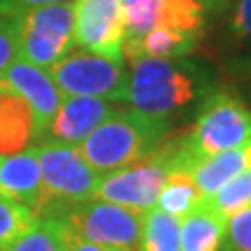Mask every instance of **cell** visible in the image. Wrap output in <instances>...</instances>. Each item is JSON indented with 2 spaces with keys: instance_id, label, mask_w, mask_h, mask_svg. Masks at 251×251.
Listing matches in <instances>:
<instances>
[{
  "instance_id": "2e32d148",
  "label": "cell",
  "mask_w": 251,
  "mask_h": 251,
  "mask_svg": "<svg viewBox=\"0 0 251 251\" xmlns=\"http://www.w3.org/2000/svg\"><path fill=\"white\" fill-rule=\"evenodd\" d=\"M203 36L188 34V31H180L174 27H153L149 29L145 36L138 40L124 42V59H180L188 57Z\"/></svg>"
},
{
  "instance_id": "484cf974",
  "label": "cell",
  "mask_w": 251,
  "mask_h": 251,
  "mask_svg": "<svg viewBox=\"0 0 251 251\" xmlns=\"http://www.w3.org/2000/svg\"><path fill=\"white\" fill-rule=\"evenodd\" d=\"M224 69L237 77H251V40L222 59Z\"/></svg>"
},
{
  "instance_id": "ac0fdd59",
  "label": "cell",
  "mask_w": 251,
  "mask_h": 251,
  "mask_svg": "<svg viewBox=\"0 0 251 251\" xmlns=\"http://www.w3.org/2000/svg\"><path fill=\"white\" fill-rule=\"evenodd\" d=\"M201 201L203 197H201L197 184H195V180L191 178V174L188 172H172L161 186L155 207H159L161 211H166V214L174 216L178 220H182Z\"/></svg>"
},
{
  "instance_id": "cb8c5ba5",
  "label": "cell",
  "mask_w": 251,
  "mask_h": 251,
  "mask_svg": "<svg viewBox=\"0 0 251 251\" xmlns=\"http://www.w3.org/2000/svg\"><path fill=\"white\" fill-rule=\"evenodd\" d=\"M220 251H251V207L224 218Z\"/></svg>"
},
{
  "instance_id": "5b68a950",
  "label": "cell",
  "mask_w": 251,
  "mask_h": 251,
  "mask_svg": "<svg viewBox=\"0 0 251 251\" xmlns=\"http://www.w3.org/2000/svg\"><path fill=\"white\" fill-rule=\"evenodd\" d=\"M172 172H176V143L170 130V134L151 155L100 176L94 199L117 203L147 214L157 205L159 191Z\"/></svg>"
},
{
  "instance_id": "6da1fadb",
  "label": "cell",
  "mask_w": 251,
  "mask_h": 251,
  "mask_svg": "<svg viewBox=\"0 0 251 251\" xmlns=\"http://www.w3.org/2000/svg\"><path fill=\"white\" fill-rule=\"evenodd\" d=\"M126 105L170 126L197 115L218 88L211 67L197 59H132Z\"/></svg>"
},
{
  "instance_id": "4fadbf2b",
  "label": "cell",
  "mask_w": 251,
  "mask_h": 251,
  "mask_svg": "<svg viewBox=\"0 0 251 251\" xmlns=\"http://www.w3.org/2000/svg\"><path fill=\"white\" fill-rule=\"evenodd\" d=\"M0 197L23 203L38 214L42 201V174L34 145L0 159Z\"/></svg>"
},
{
  "instance_id": "e0dca14e",
  "label": "cell",
  "mask_w": 251,
  "mask_h": 251,
  "mask_svg": "<svg viewBox=\"0 0 251 251\" xmlns=\"http://www.w3.org/2000/svg\"><path fill=\"white\" fill-rule=\"evenodd\" d=\"M224 218L201 201L180 220V251H220Z\"/></svg>"
},
{
  "instance_id": "ba28073f",
  "label": "cell",
  "mask_w": 251,
  "mask_h": 251,
  "mask_svg": "<svg viewBox=\"0 0 251 251\" xmlns=\"http://www.w3.org/2000/svg\"><path fill=\"white\" fill-rule=\"evenodd\" d=\"M63 97H94L111 103H126L130 69L88 50H72L49 69Z\"/></svg>"
},
{
  "instance_id": "9c48e42d",
  "label": "cell",
  "mask_w": 251,
  "mask_h": 251,
  "mask_svg": "<svg viewBox=\"0 0 251 251\" xmlns=\"http://www.w3.org/2000/svg\"><path fill=\"white\" fill-rule=\"evenodd\" d=\"M124 42L138 40L153 27H174L203 36L205 9L197 0H122Z\"/></svg>"
},
{
  "instance_id": "7a4b0ae2",
  "label": "cell",
  "mask_w": 251,
  "mask_h": 251,
  "mask_svg": "<svg viewBox=\"0 0 251 251\" xmlns=\"http://www.w3.org/2000/svg\"><path fill=\"white\" fill-rule=\"evenodd\" d=\"M170 130L172 126L159 117L132 107H120L77 145V151L94 172L103 176L151 155Z\"/></svg>"
},
{
  "instance_id": "5bb4252c",
  "label": "cell",
  "mask_w": 251,
  "mask_h": 251,
  "mask_svg": "<svg viewBox=\"0 0 251 251\" xmlns=\"http://www.w3.org/2000/svg\"><path fill=\"white\" fill-rule=\"evenodd\" d=\"M38 143L36 117L25 99L0 80V157Z\"/></svg>"
},
{
  "instance_id": "3957f363",
  "label": "cell",
  "mask_w": 251,
  "mask_h": 251,
  "mask_svg": "<svg viewBox=\"0 0 251 251\" xmlns=\"http://www.w3.org/2000/svg\"><path fill=\"white\" fill-rule=\"evenodd\" d=\"M251 140V111L239 97L216 88L186 132L174 134L176 172H188L203 157L230 151Z\"/></svg>"
},
{
  "instance_id": "7c38bea8",
  "label": "cell",
  "mask_w": 251,
  "mask_h": 251,
  "mask_svg": "<svg viewBox=\"0 0 251 251\" xmlns=\"http://www.w3.org/2000/svg\"><path fill=\"white\" fill-rule=\"evenodd\" d=\"M0 80L9 84L13 90H17L29 103L36 117L38 140L46 134V128L52 120L54 111L61 103L63 94L54 86L50 74L42 67H36L23 59H15L9 67L0 74Z\"/></svg>"
},
{
  "instance_id": "277c9868",
  "label": "cell",
  "mask_w": 251,
  "mask_h": 251,
  "mask_svg": "<svg viewBox=\"0 0 251 251\" xmlns=\"http://www.w3.org/2000/svg\"><path fill=\"white\" fill-rule=\"evenodd\" d=\"M42 174V201L38 216H59L61 211L94 197L100 174L94 172L77 147L40 138L34 143Z\"/></svg>"
},
{
  "instance_id": "d6986e66",
  "label": "cell",
  "mask_w": 251,
  "mask_h": 251,
  "mask_svg": "<svg viewBox=\"0 0 251 251\" xmlns=\"http://www.w3.org/2000/svg\"><path fill=\"white\" fill-rule=\"evenodd\" d=\"M65 224L52 216H38L34 226L0 251H65Z\"/></svg>"
},
{
  "instance_id": "7402d4cb",
  "label": "cell",
  "mask_w": 251,
  "mask_h": 251,
  "mask_svg": "<svg viewBox=\"0 0 251 251\" xmlns=\"http://www.w3.org/2000/svg\"><path fill=\"white\" fill-rule=\"evenodd\" d=\"M36 220L38 214L34 209L13 199L0 197V249L17 241L23 232H27Z\"/></svg>"
},
{
  "instance_id": "603a6c76",
  "label": "cell",
  "mask_w": 251,
  "mask_h": 251,
  "mask_svg": "<svg viewBox=\"0 0 251 251\" xmlns=\"http://www.w3.org/2000/svg\"><path fill=\"white\" fill-rule=\"evenodd\" d=\"M249 40H251V0H237L228 23L220 34V54H222V59L241 49Z\"/></svg>"
},
{
  "instance_id": "9a60e30c",
  "label": "cell",
  "mask_w": 251,
  "mask_h": 251,
  "mask_svg": "<svg viewBox=\"0 0 251 251\" xmlns=\"http://www.w3.org/2000/svg\"><path fill=\"white\" fill-rule=\"evenodd\" d=\"M251 168V140L243 147L222 151L209 157H203L195 166L188 170V174L195 180L203 199L214 195L218 188H222L228 180H232L237 174Z\"/></svg>"
},
{
  "instance_id": "f1b7e54d",
  "label": "cell",
  "mask_w": 251,
  "mask_h": 251,
  "mask_svg": "<svg viewBox=\"0 0 251 251\" xmlns=\"http://www.w3.org/2000/svg\"><path fill=\"white\" fill-rule=\"evenodd\" d=\"M199 4H203L205 11H218V9H224L226 4H230L232 0H197Z\"/></svg>"
},
{
  "instance_id": "83f0119b",
  "label": "cell",
  "mask_w": 251,
  "mask_h": 251,
  "mask_svg": "<svg viewBox=\"0 0 251 251\" xmlns=\"http://www.w3.org/2000/svg\"><path fill=\"white\" fill-rule=\"evenodd\" d=\"M65 251H109V249H103V247L94 245V243H88V241H84L80 237H75V234L67 228V232H65Z\"/></svg>"
},
{
  "instance_id": "f546056e",
  "label": "cell",
  "mask_w": 251,
  "mask_h": 251,
  "mask_svg": "<svg viewBox=\"0 0 251 251\" xmlns=\"http://www.w3.org/2000/svg\"><path fill=\"white\" fill-rule=\"evenodd\" d=\"M0 159H2V157H0Z\"/></svg>"
},
{
  "instance_id": "d4e9b609",
  "label": "cell",
  "mask_w": 251,
  "mask_h": 251,
  "mask_svg": "<svg viewBox=\"0 0 251 251\" xmlns=\"http://www.w3.org/2000/svg\"><path fill=\"white\" fill-rule=\"evenodd\" d=\"M19 59V31L15 15H0V74Z\"/></svg>"
},
{
  "instance_id": "8fae6325",
  "label": "cell",
  "mask_w": 251,
  "mask_h": 251,
  "mask_svg": "<svg viewBox=\"0 0 251 251\" xmlns=\"http://www.w3.org/2000/svg\"><path fill=\"white\" fill-rule=\"evenodd\" d=\"M117 109H120L117 103H111V100L105 99L63 97L42 138L77 147L94 128H99Z\"/></svg>"
},
{
  "instance_id": "4316f807",
  "label": "cell",
  "mask_w": 251,
  "mask_h": 251,
  "mask_svg": "<svg viewBox=\"0 0 251 251\" xmlns=\"http://www.w3.org/2000/svg\"><path fill=\"white\" fill-rule=\"evenodd\" d=\"M52 2H75V0H0V15H19L34 6Z\"/></svg>"
},
{
  "instance_id": "ffe728a7",
  "label": "cell",
  "mask_w": 251,
  "mask_h": 251,
  "mask_svg": "<svg viewBox=\"0 0 251 251\" xmlns=\"http://www.w3.org/2000/svg\"><path fill=\"white\" fill-rule=\"evenodd\" d=\"M140 251H180V220L153 207L145 214Z\"/></svg>"
},
{
  "instance_id": "44dd1931",
  "label": "cell",
  "mask_w": 251,
  "mask_h": 251,
  "mask_svg": "<svg viewBox=\"0 0 251 251\" xmlns=\"http://www.w3.org/2000/svg\"><path fill=\"white\" fill-rule=\"evenodd\" d=\"M203 201L222 218H228L239 209L251 207V168L237 174L222 188H218L214 195H209Z\"/></svg>"
},
{
  "instance_id": "52a82bcc",
  "label": "cell",
  "mask_w": 251,
  "mask_h": 251,
  "mask_svg": "<svg viewBox=\"0 0 251 251\" xmlns=\"http://www.w3.org/2000/svg\"><path fill=\"white\" fill-rule=\"evenodd\" d=\"M17 17L19 59L49 69L75 46V4L52 2L27 9Z\"/></svg>"
},
{
  "instance_id": "8992f818",
  "label": "cell",
  "mask_w": 251,
  "mask_h": 251,
  "mask_svg": "<svg viewBox=\"0 0 251 251\" xmlns=\"http://www.w3.org/2000/svg\"><path fill=\"white\" fill-rule=\"evenodd\" d=\"M52 218H59L75 237L103 249L140 251L145 214L136 209L92 197Z\"/></svg>"
},
{
  "instance_id": "30bf717a",
  "label": "cell",
  "mask_w": 251,
  "mask_h": 251,
  "mask_svg": "<svg viewBox=\"0 0 251 251\" xmlns=\"http://www.w3.org/2000/svg\"><path fill=\"white\" fill-rule=\"evenodd\" d=\"M75 44L100 57L124 61L122 0H75Z\"/></svg>"
}]
</instances>
